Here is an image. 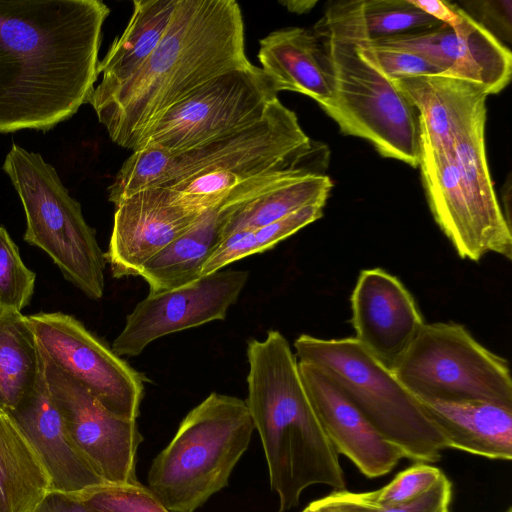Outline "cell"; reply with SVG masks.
<instances>
[{"mask_svg": "<svg viewBox=\"0 0 512 512\" xmlns=\"http://www.w3.org/2000/svg\"><path fill=\"white\" fill-rule=\"evenodd\" d=\"M109 13L100 0H0V133L50 130L89 102Z\"/></svg>", "mask_w": 512, "mask_h": 512, "instance_id": "1", "label": "cell"}, {"mask_svg": "<svg viewBox=\"0 0 512 512\" xmlns=\"http://www.w3.org/2000/svg\"><path fill=\"white\" fill-rule=\"evenodd\" d=\"M250 64L236 1L177 0L160 43L141 69L88 103L110 139L134 151L170 108L213 78Z\"/></svg>", "mask_w": 512, "mask_h": 512, "instance_id": "2", "label": "cell"}, {"mask_svg": "<svg viewBox=\"0 0 512 512\" xmlns=\"http://www.w3.org/2000/svg\"><path fill=\"white\" fill-rule=\"evenodd\" d=\"M247 358L245 402L260 436L279 512L296 507L312 485L345 489L339 454L313 409L287 339L277 330L263 340L250 339Z\"/></svg>", "mask_w": 512, "mask_h": 512, "instance_id": "3", "label": "cell"}, {"mask_svg": "<svg viewBox=\"0 0 512 512\" xmlns=\"http://www.w3.org/2000/svg\"><path fill=\"white\" fill-rule=\"evenodd\" d=\"M254 430L245 400L212 392L154 458L148 488L170 512H195L228 485Z\"/></svg>", "mask_w": 512, "mask_h": 512, "instance_id": "4", "label": "cell"}, {"mask_svg": "<svg viewBox=\"0 0 512 512\" xmlns=\"http://www.w3.org/2000/svg\"><path fill=\"white\" fill-rule=\"evenodd\" d=\"M294 348L298 362L323 371L403 458L430 464L441 459L444 436L421 402L355 338L302 334Z\"/></svg>", "mask_w": 512, "mask_h": 512, "instance_id": "5", "label": "cell"}, {"mask_svg": "<svg viewBox=\"0 0 512 512\" xmlns=\"http://www.w3.org/2000/svg\"><path fill=\"white\" fill-rule=\"evenodd\" d=\"M3 171L26 215L24 240L47 253L64 277L93 300L104 293L105 258L80 203L38 153L13 144Z\"/></svg>", "mask_w": 512, "mask_h": 512, "instance_id": "6", "label": "cell"}, {"mask_svg": "<svg viewBox=\"0 0 512 512\" xmlns=\"http://www.w3.org/2000/svg\"><path fill=\"white\" fill-rule=\"evenodd\" d=\"M313 31L328 51L335 76L332 97L319 106L343 134L365 139L383 157L418 167L416 108L393 81L358 54L355 43Z\"/></svg>", "mask_w": 512, "mask_h": 512, "instance_id": "7", "label": "cell"}, {"mask_svg": "<svg viewBox=\"0 0 512 512\" xmlns=\"http://www.w3.org/2000/svg\"><path fill=\"white\" fill-rule=\"evenodd\" d=\"M392 372L420 401H485L512 407L508 361L457 323H425Z\"/></svg>", "mask_w": 512, "mask_h": 512, "instance_id": "8", "label": "cell"}, {"mask_svg": "<svg viewBox=\"0 0 512 512\" xmlns=\"http://www.w3.org/2000/svg\"><path fill=\"white\" fill-rule=\"evenodd\" d=\"M310 152L296 114L277 98L261 120L242 130L182 152L164 149L160 187L208 173L215 189L227 196L253 177L300 166Z\"/></svg>", "mask_w": 512, "mask_h": 512, "instance_id": "9", "label": "cell"}, {"mask_svg": "<svg viewBox=\"0 0 512 512\" xmlns=\"http://www.w3.org/2000/svg\"><path fill=\"white\" fill-rule=\"evenodd\" d=\"M277 94L260 67L228 71L170 108L140 147L152 143L177 153L230 135L261 120Z\"/></svg>", "mask_w": 512, "mask_h": 512, "instance_id": "10", "label": "cell"}, {"mask_svg": "<svg viewBox=\"0 0 512 512\" xmlns=\"http://www.w3.org/2000/svg\"><path fill=\"white\" fill-rule=\"evenodd\" d=\"M43 354L84 386L108 411L136 420L144 396V378L73 316H27Z\"/></svg>", "mask_w": 512, "mask_h": 512, "instance_id": "11", "label": "cell"}, {"mask_svg": "<svg viewBox=\"0 0 512 512\" xmlns=\"http://www.w3.org/2000/svg\"><path fill=\"white\" fill-rule=\"evenodd\" d=\"M42 355L51 397L74 444L106 483L139 482L136 455L143 437L136 420L108 411L84 386Z\"/></svg>", "mask_w": 512, "mask_h": 512, "instance_id": "12", "label": "cell"}, {"mask_svg": "<svg viewBox=\"0 0 512 512\" xmlns=\"http://www.w3.org/2000/svg\"><path fill=\"white\" fill-rule=\"evenodd\" d=\"M248 276L245 270H219L181 287L149 292L127 315L112 350L134 357L163 336L225 319Z\"/></svg>", "mask_w": 512, "mask_h": 512, "instance_id": "13", "label": "cell"}, {"mask_svg": "<svg viewBox=\"0 0 512 512\" xmlns=\"http://www.w3.org/2000/svg\"><path fill=\"white\" fill-rule=\"evenodd\" d=\"M204 212L183 204L169 187H152L115 206L104 254L115 278L138 276L142 265L189 230Z\"/></svg>", "mask_w": 512, "mask_h": 512, "instance_id": "14", "label": "cell"}, {"mask_svg": "<svg viewBox=\"0 0 512 512\" xmlns=\"http://www.w3.org/2000/svg\"><path fill=\"white\" fill-rule=\"evenodd\" d=\"M355 339L391 371L425 324L410 292L383 269L362 270L351 295Z\"/></svg>", "mask_w": 512, "mask_h": 512, "instance_id": "15", "label": "cell"}, {"mask_svg": "<svg viewBox=\"0 0 512 512\" xmlns=\"http://www.w3.org/2000/svg\"><path fill=\"white\" fill-rule=\"evenodd\" d=\"M374 43L422 54L436 62L444 70V76L479 84L489 95L502 91L511 79L509 48L464 10L451 26L442 23L416 34Z\"/></svg>", "mask_w": 512, "mask_h": 512, "instance_id": "16", "label": "cell"}, {"mask_svg": "<svg viewBox=\"0 0 512 512\" xmlns=\"http://www.w3.org/2000/svg\"><path fill=\"white\" fill-rule=\"evenodd\" d=\"M313 409L337 453L368 478L390 473L403 459L333 381L317 367L298 362Z\"/></svg>", "mask_w": 512, "mask_h": 512, "instance_id": "17", "label": "cell"}, {"mask_svg": "<svg viewBox=\"0 0 512 512\" xmlns=\"http://www.w3.org/2000/svg\"><path fill=\"white\" fill-rule=\"evenodd\" d=\"M40 455L51 493L74 497L105 484L70 437L43 372L33 391L8 412Z\"/></svg>", "mask_w": 512, "mask_h": 512, "instance_id": "18", "label": "cell"}, {"mask_svg": "<svg viewBox=\"0 0 512 512\" xmlns=\"http://www.w3.org/2000/svg\"><path fill=\"white\" fill-rule=\"evenodd\" d=\"M416 108L420 140L436 151H452L462 131L487 115L488 93L479 84L444 76L425 75L393 80Z\"/></svg>", "mask_w": 512, "mask_h": 512, "instance_id": "19", "label": "cell"}, {"mask_svg": "<svg viewBox=\"0 0 512 512\" xmlns=\"http://www.w3.org/2000/svg\"><path fill=\"white\" fill-rule=\"evenodd\" d=\"M258 59L277 92H298L318 104L334 93L332 62L313 30L286 27L269 33L259 41Z\"/></svg>", "mask_w": 512, "mask_h": 512, "instance_id": "20", "label": "cell"}, {"mask_svg": "<svg viewBox=\"0 0 512 512\" xmlns=\"http://www.w3.org/2000/svg\"><path fill=\"white\" fill-rule=\"evenodd\" d=\"M486 115L456 137L453 155L464 194L485 253L512 258L511 224L498 202L485 150Z\"/></svg>", "mask_w": 512, "mask_h": 512, "instance_id": "21", "label": "cell"}, {"mask_svg": "<svg viewBox=\"0 0 512 512\" xmlns=\"http://www.w3.org/2000/svg\"><path fill=\"white\" fill-rule=\"evenodd\" d=\"M420 402L447 449L492 460L512 459V407L485 401Z\"/></svg>", "mask_w": 512, "mask_h": 512, "instance_id": "22", "label": "cell"}, {"mask_svg": "<svg viewBox=\"0 0 512 512\" xmlns=\"http://www.w3.org/2000/svg\"><path fill=\"white\" fill-rule=\"evenodd\" d=\"M440 24L410 0H358L331 5L314 30L363 44L416 34Z\"/></svg>", "mask_w": 512, "mask_h": 512, "instance_id": "23", "label": "cell"}, {"mask_svg": "<svg viewBox=\"0 0 512 512\" xmlns=\"http://www.w3.org/2000/svg\"><path fill=\"white\" fill-rule=\"evenodd\" d=\"M433 217L462 259L479 261L486 253L464 194L452 151H436L421 143L419 165Z\"/></svg>", "mask_w": 512, "mask_h": 512, "instance_id": "24", "label": "cell"}, {"mask_svg": "<svg viewBox=\"0 0 512 512\" xmlns=\"http://www.w3.org/2000/svg\"><path fill=\"white\" fill-rule=\"evenodd\" d=\"M176 4L177 0L133 1L126 28L99 61L98 74L102 78L89 100L109 94L141 69L160 43Z\"/></svg>", "mask_w": 512, "mask_h": 512, "instance_id": "25", "label": "cell"}, {"mask_svg": "<svg viewBox=\"0 0 512 512\" xmlns=\"http://www.w3.org/2000/svg\"><path fill=\"white\" fill-rule=\"evenodd\" d=\"M51 489L40 455L11 415L0 408V512H34Z\"/></svg>", "mask_w": 512, "mask_h": 512, "instance_id": "26", "label": "cell"}, {"mask_svg": "<svg viewBox=\"0 0 512 512\" xmlns=\"http://www.w3.org/2000/svg\"><path fill=\"white\" fill-rule=\"evenodd\" d=\"M331 188L328 176L303 170L252 199L218 209L220 239L269 225L306 206L325 205Z\"/></svg>", "mask_w": 512, "mask_h": 512, "instance_id": "27", "label": "cell"}, {"mask_svg": "<svg viewBox=\"0 0 512 512\" xmlns=\"http://www.w3.org/2000/svg\"><path fill=\"white\" fill-rule=\"evenodd\" d=\"M220 240L218 208L206 210L197 222L146 261L139 270L149 292L189 284L201 271Z\"/></svg>", "mask_w": 512, "mask_h": 512, "instance_id": "28", "label": "cell"}, {"mask_svg": "<svg viewBox=\"0 0 512 512\" xmlns=\"http://www.w3.org/2000/svg\"><path fill=\"white\" fill-rule=\"evenodd\" d=\"M43 372V355L27 316L0 311V408L15 410Z\"/></svg>", "mask_w": 512, "mask_h": 512, "instance_id": "29", "label": "cell"}, {"mask_svg": "<svg viewBox=\"0 0 512 512\" xmlns=\"http://www.w3.org/2000/svg\"><path fill=\"white\" fill-rule=\"evenodd\" d=\"M35 273L24 264L18 246L0 226V311L19 312L33 295Z\"/></svg>", "mask_w": 512, "mask_h": 512, "instance_id": "30", "label": "cell"}, {"mask_svg": "<svg viewBox=\"0 0 512 512\" xmlns=\"http://www.w3.org/2000/svg\"><path fill=\"white\" fill-rule=\"evenodd\" d=\"M70 498L81 501L95 512H170L140 482L105 483Z\"/></svg>", "mask_w": 512, "mask_h": 512, "instance_id": "31", "label": "cell"}, {"mask_svg": "<svg viewBox=\"0 0 512 512\" xmlns=\"http://www.w3.org/2000/svg\"><path fill=\"white\" fill-rule=\"evenodd\" d=\"M356 47L362 58L391 81L444 73L436 62L409 49L381 43L356 44Z\"/></svg>", "mask_w": 512, "mask_h": 512, "instance_id": "32", "label": "cell"}, {"mask_svg": "<svg viewBox=\"0 0 512 512\" xmlns=\"http://www.w3.org/2000/svg\"><path fill=\"white\" fill-rule=\"evenodd\" d=\"M444 476L438 467L430 463L416 462L399 472L387 485L367 494L378 509L399 506L420 497Z\"/></svg>", "mask_w": 512, "mask_h": 512, "instance_id": "33", "label": "cell"}, {"mask_svg": "<svg viewBox=\"0 0 512 512\" xmlns=\"http://www.w3.org/2000/svg\"><path fill=\"white\" fill-rule=\"evenodd\" d=\"M324 206L321 204L306 206L269 225L249 230L254 254L270 250L279 242L320 219Z\"/></svg>", "mask_w": 512, "mask_h": 512, "instance_id": "34", "label": "cell"}, {"mask_svg": "<svg viewBox=\"0 0 512 512\" xmlns=\"http://www.w3.org/2000/svg\"><path fill=\"white\" fill-rule=\"evenodd\" d=\"M511 6L509 0H488L463 2L460 8L503 44L511 40Z\"/></svg>", "mask_w": 512, "mask_h": 512, "instance_id": "35", "label": "cell"}, {"mask_svg": "<svg viewBox=\"0 0 512 512\" xmlns=\"http://www.w3.org/2000/svg\"><path fill=\"white\" fill-rule=\"evenodd\" d=\"M451 500L452 483L445 475L420 497L399 506L379 508L377 512H450Z\"/></svg>", "mask_w": 512, "mask_h": 512, "instance_id": "36", "label": "cell"}, {"mask_svg": "<svg viewBox=\"0 0 512 512\" xmlns=\"http://www.w3.org/2000/svg\"><path fill=\"white\" fill-rule=\"evenodd\" d=\"M317 512H377L367 492L334 490L325 497L313 501Z\"/></svg>", "mask_w": 512, "mask_h": 512, "instance_id": "37", "label": "cell"}, {"mask_svg": "<svg viewBox=\"0 0 512 512\" xmlns=\"http://www.w3.org/2000/svg\"><path fill=\"white\" fill-rule=\"evenodd\" d=\"M413 5L423 12L433 17L435 20L447 24H455L460 16L462 9L454 3L438 0H410Z\"/></svg>", "mask_w": 512, "mask_h": 512, "instance_id": "38", "label": "cell"}, {"mask_svg": "<svg viewBox=\"0 0 512 512\" xmlns=\"http://www.w3.org/2000/svg\"><path fill=\"white\" fill-rule=\"evenodd\" d=\"M34 512H95L76 499L59 493H50Z\"/></svg>", "mask_w": 512, "mask_h": 512, "instance_id": "39", "label": "cell"}, {"mask_svg": "<svg viewBox=\"0 0 512 512\" xmlns=\"http://www.w3.org/2000/svg\"><path fill=\"white\" fill-rule=\"evenodd\" d=\"M286 8L294 13L302 14L310 11L314 5L317 3L316 1H284L281 2Z\"/></svg>", "mask_w": 512, "mask_h": 512, "instance_id": "40", "label": "cell"}, {"mask_svg": "<svg viewBox=\"0 0 512 512\" xmlns=\"http://www.w3.org/2000/svg\"><path fill=\"white\" fill-rule=\"evenodd\" d=\"M302 512H317L313 502H311Z\"/></svg>", "mask_w": 512, "mask_h": 512, "instance_id": "41", "label": "cell"}, {"mask_svg": "<svg viewBox=\"0 0 512 512\" xmlns=\"http://www.w3.org/2000/svg\"><path fill=\"white\" fill-rule=\"evenodd\" d=\"M505 512H512V508L509 507Z\"/></svg>", "mask_w": 512, "mask_h": 512, "instance_id": "42", "label": "cell"}]
</instances>
